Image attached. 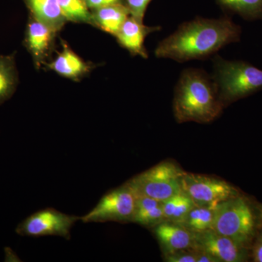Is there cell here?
<instances>
[{
  "label": "cell",
  "mask_w": 262,
  "mask_h": 262,
  "mask_svg": "<svg viewBox=\"0 0 262 262\" xmlns=\"http://www.w3.org/2000/svg\"><path fill=\"white\" fill-rule=\"evenodd\" d=\"M213 67V82L222 103L232 102L262 90V70L247 62L227 61L217 56Z\"/></svg>",
  "instance_id": "obj_3"
},
{
  "label": "cell",
  "mask_w": 262,
  "mask_h": 262,
  "mask_svg": "<svg viewBox=\"0 0 262 262\" xmlns=\"http://www.w3.org/2000/svg\"><path fill=\"white\" fill-rule=\"evenodd\" d=\"M254 261L262 262V237L258 241L254 249Z\"/></svg>",
  "instance_id": "obj_25"
},
{
  "label": "cell",
  "mask_w": 262,
  "mask_h": 262,
  "mask_svg": "<svg viewBox=\"0 0 262 262\" xmlns=\"http://www.w3.org/2000/svg\"><path fill=\"white\" fill-rule=\"evenodd\" d=\"M5 251V261H17L18 258L17 257L16 254L13 252V250L9 248H6Z\"/></svg>",
  "instance_id": "obj_26"
},
{
  "label": "cell",
  "mask_w": 262,
  "mask_h": 262,
  "mask_svg": "<svg viewBox=\"0 0 262 262\" xmlns=\"http://www.w3.org/2000/svg\"><path fill=\"white\" fill-rule=\"evenodd\" d=\"M61 44L62 51L53 61L46 63V66L66 78L80 80L92 71L94 68L92 63L84 61L63 41Z\"/></svg>",
  "instance_id": "obj_13"
},
{
  "label": "cell",
  "mask_w": 262,
  "mask_h": 262,
  "mask_svg": "<svg viewBox=\"0 0 262 262\" xmlns=\"http://www.w3.org/2000/svg\"><path fill=\"white\" fill-rule=\"evenodd\" d=\"M151 0H125L130 15L139 21L143 22L146 10Z\"/></svg>",
  "instance_id": "obj_22"
},
{
  "label": "cell",
  "mask_w": 262,
  "mask_h": 262,
  "mask_svg": "<svg viewBox=\"0 0 262 262\" xmlns=\"http://www.w3.org/2000/svg\"><path fill=\"white\" fill-rule=\"evenodd\" d=\"M130 13L126 4H115L91 10V25L114 37Z\"/></svg>",
  "instance_id": "obj_15"
},
{
  "label": "cell",
  "mask_w": 262,
  "mask_h": 262,
  "mask_svg": "<svg viewBox=\"0 0 262 262\" xmlns=\"http://www.w3.org/2000/svg\"><path fill=\"white\" fill-rule=\"evenodd\" d=\"M184 173L175 164L163 162L136 176L126 184L137 196L164 202L182 192L181 180Z\"/></svg>",
  "instance_id": "obj_5"
},
{
  "label": "cell",
  "mask_w": 262,
  "mask_h": 262,
  "mask_svg": "<svg viewBox=\"0 0 262 262\" xmlns=\"http://www.w3.org/2000/svg\"><path fill=\"white\" fill-rule=\"evenodd\" d=\"M58 2L68 21L91 25V11L84 0H58Z\"/></svg>",
  "instance_id": "obj_21"
},
{
  "label": "cell",
  "mask_w": 262,
  "mask_h": 262,
  "mask_svg": "<svg viewBox=\"0 0 262 262\" xmlns=\"http://www.w3.org/2000/svg\"><path fill=\"white\" fill-rule=\"evenodd\" d=\"M89 10H93L108 5L115 4H125V0H84ZM126 4V3H125Z\"/></svg>",
  "instance_id": "obj_24"
},
{
  "label": "cell",
  "mask_w": 262,
  "mask_h": 262,
  "mask_svg": "<svg viewBox=\"0 0 262 262\" xmlns=\"http://www.w3.org/2000/svg\"><path fill=\"white\" fill-rule=\"evenodd\" d=\"M211 229L246 246L254 232V218L247 201L237 195L217 205Z\"/></svg>",
  "instance_id": "obj_4"
},
{
  "label": "cell",
  "mask_w": 262,
  "mask_h": 262,
  "mask_svg": "<svg viewBox=\"0 0 262 262\" xmlns=\"http://www.w3.org/2000/svg\"><path fill=\"white\" fill-rule=\"evenodd\" d=\"M215 206H195L181 225L194 233L211 229L215 213Z\"/></svg>",
  "instance_id": "obj_19"
},
{
  "label": "cell",
  "mask_w": 262,
  "mask_h": 262,
  "mask_svg": "<svg viewBox=\"0 0 262 262\" xmlns=\"http://www.w3.org/2000/svg\"><path fill=\"white\" fill-rule=\"evenodd\" d=\"M182 189L196 206H215L229 198L238 195V192L222 179L184 172Z\"/></svg>",
  "instance_id": "obj_8"
},
{
  "label": "cell",
  "mask_w": 262,
  "mask_h": 262,
  "mask_svg": "<svg viewBox=\"0 0 262 262\" xmlns=\"http://www.w3.org/2000/svg\"><path fill=\"white\" fill-rule=\"evenodd\" d=\"M241 28L229 18H196L182 24L158 45V58L179 62L203 59L241 39Z\"/></svg>",
  "instance_id": "obj_1"
},
{
  "label": "cell",
  "mask_w": 262,
  "mask_h": 262,
  "mask_svg": "<svg viewBox=\"0 0 262 262\" xmlns=\"http://www.w3.org/2000/svg\"><path fill=\"white\" fill-rule=\"evenodd\" d=\"M223 8L246 20L262 18V0H216Z\"/></svg>",
  "instance_id": "obj_20"
},
{
  "label": "cell",
  "mask_w": 262,
  "mask_h": 262,
  "mask_svg": "<svg viewBox=\"0 0 262 262\" xmlns=\"http://www.w3.org/2000/svg\"><path fill=\"white\" fill-rule=\"evenodd\" d=\"M154 233L165 254L192 249L194 247V232L179 224L165 221L155 226Z\"/></svg>",
  "instance_id": "obj_12"
},
{
  "label": "cell",
  "mask_w": 262,
  "mask_h": 262,
  "mask_svg": "<svg viewBox=\"0 0 262 262\" xmlns=\"http://www.w3.org/2000/svg\"><path fill=\"white\" fill-rule=\"evenodd\" d=\"M31 16L56 33L59 32L67 20L58 0H24Z\"/></svg>",
  "instance_id": "obj_14"
},
{
  "label": "cell",
  "mask_w": 262,
  "mask_h": 262,
  "mask_svg": "<svg viewBox=\"0 0 262 262\" xmlns=\"http://www.w3.org/2000/svg\"><path fill=\"white\" fill-rule=\"evenodd\" d=\"M57 33L29 15L24 44L37 69L46 66L54 48Z\"/></svg>",
  "instance_id": "obj_10"
},
{
  "label": "cell",
  "mask_w": 262,
  "mask_h": 262,
  "mask_svg": "<svg viewBox=\"0 0 262 262\" xmlns=\"http://www.w3.org/2000/svg\"><path fill=\"white\" fill-rule=\"evenodd\" d=\"M260 214H261V219L262 221V207L261 208V210H260Z\"/></svg>",
  "instance_id": "obj_27"
},
{
  "label": "cell",
  "mask_w": 262,
  "mask_h": 262,
  "mask_svg": "<svg viewBox=\"0 0 262 262\" xmlns=\"http://www.w3.org/2000/svg\"><path fill=\"white\" fill-rule=\"evenodd\" d=\"M78 220L80 217L77 215L66 214L54 208H45L22 221L15 228V232L23 237L59 236L70 239L71 229Z\"/></svg>",
  "instance_id": "obj_7"
},
{
  "label": "cell",
  "mask_w": 262,
  "mask_h": 262,
  "mask_svg": "<svg viewBox=\"0 0 262 262\" xmlns=\"http://www.w3.org/2000/svg\"><path fill=\"white\" fill-rule=\"evenodd\" d=\"M194 249L209 253L219 262H241L247 261L248 253L246 246L237 244L209 229L194 233Z\"/></svg>",
  "instance_id": "obj_9"
},
{
  "label": "cell",
  "mask_w": 262,
  "mask_h": 262,
  "mask_svg": "<svg viewBox=\"0 0 262 262\" xmlns=\"http://www.w3.org/2000/svg\"><path fill=\"white\" fill-rule=\"evenodd\" d=\"M163 202L145 196H137L132 222L144 227H155L165 222Z\"/></svg>",
  "instance_id": "obj_16"
},
{
  "label": "cell",
  "mask_w": 262,
  "mask_h": 262,
  "mask_svg": "<svg viewBox=\"0 0 262 262\" xmlns=\"http://www.w3.org/2000/svg\"><path fill=\"white\" fill-rule=\"evenodd\" d=\"M198 250H184L178 252L165 254V261L169 262H198Z\"/></svg>",
  "instance_id": "obj_23"
},
{
  "label": "cell",
  "mask_w": 262,
  "mask_h": 262,
  "mask_svg": "<svg viewBox=\"0 0 262 262\" xmlns=\"http://www.w3.org/2000/svg\"><path fill=\"white\" fill-rule=\"evenodd\" d=\"M136 198L135 192L125 183L106 193L91 211L80 217V220L83 223L132 222Z\"/></svg>",
  "instance_id": "obj_6"
},
{
  "label": "cell",
  "mask_w": 262,
  "mask_h": 262,
  "mask_svg": "<svg viewBox=\"0 0 262 262\" xmlns=\"http://www.w3.org/2000/svg\"><path fill=\"white\" fill-rule=\"evenodd\" d=\"M195 206L192 200L182 191L163 202L165 221L181 225L189 212Z\"/></svg>",
  "instance_id": "obj_18"
},
{
  "label": "cell",
  "mask_w": 262,
  "mask_h": 262,
  "mask_svg": "<svg viewBox=\"0 0 262 262\" xmlns=\"http://www.w3.org/2000/svg\"><path fill=\"white\" fill-rule=\"evenodd\" d=\"M222 106L213 80L203 71L189 69L182 72L174 96V114L179 122H211Z\"/></svg>",
  "instance_id": "obj_2"
},
{
  "label": "cell",
  "mask_w": 262,
  "mask_h": 262,
  "mask_svg": "<svg viewBox=\"0 0 262 262\" xmlns=\"http://www.w3.org/2000/svg\"><path fill=\"white\" fill-rule=\"evenodd\" d=\"M160 29L159 27H147L130 15L122 24L115 37L120 46L133 56L147 58L148 53L144 46V41L149 34Z\"/></svg>",
  "instance_id": "obj_11"
},
{
  "label": "cell",
  "mask_w": 262,
  "mask_h": 262,
  "mask_svg": "<svg viewBox=\"0 0 262 262\" xmlns=\"http://www.w3.org/2000/svg\"><path fill=\"white\" fill-rule=\"evenodd\" d=\"M18 82L14 54L0 55V105L14 94Z\"/></svg>",
  "instance_id": "obj_17"
}]
</instances>
